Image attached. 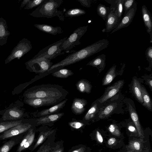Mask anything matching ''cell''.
<instances>
[{"instance_id":"83f0119b","label":"cell","mask_w":152,"mask_h":152,"mask_svg":"<svg viewBox=\"0 0 152 152\" xmlns=\"http://www.w3.org/2000/svg\"><path fill=\"white\" fill-rule=\"evenodd\" d=\"M141 90L143 101L142 105L149 110L152 111V103L150 96L143 86H141Z\"/></svg>"},{"instance_id":"d4e9b609","label":"cell","mask_w":152,"mask_h":152,"mask_svg":"<svg viewBox=\"0 0 152 152\" xmlns=\"http://www.w3.org/2000/svg\"><path fill=\"white\" fill-rule=\"evenodd\" d=\"M54 131V130H52L42 132L38 137L35 144L29 148L31 152H32L39 146L42 144Z\"/></svg>"},{"instance_id":"f907efd6","label":"cell","mask_w":152,"mask_h":152,"mask_svg":"<svg viewBox=\"0 0 152 152\" xmlns=\"http://www.w3.org/2000/svg\"><path fill=\"white\" fill-rule=\"evenodd\" d=\"M148 84L149 85L151 89H152V81L151 80H149V81L148 82Z\"/></svg>"},{"instance_id":"7bdbcfd3","label":"cell","mask_w":152,"mask_h":152,"mask_svg":"<svg viewBox=\"0 0 152 152\" xmlns=\"http://www.w3.org/2000/svg\"><path fill=\"white\" fill-rule=\"evenodd\" d=\"M7 32L5 28V25L1 23H0V38H5L7 35Z\"/></svg>"},{"instance_id":"681fc988","label":"cell","mask_w":152,"mask_h":152,"mask_svg":"<svg viewBox=\"0 0 152 152\" xmlns=\"http://www.w3.org/2000/svg\"><path fill=\"white\" fill-rule=\"evenodd\" d=\"M129 130L132 132H136V129L132 125H129L128 127Z\"/></svg>"},{"instance_id":"4dcf8cb0","label":"cell","mask_w":152,"mask_h":152,"mask_svg":"<svg viewBox=\"0 0 152 152\" xmlns=\"http://www.w3.org/2000/svg\"><path fill=\"white\" fill-rule=\"evenodd\" d=\"M97 12L98 14L104 20H105L111 10L110 7L101 4H100L97 7Z\"/></svg>"},{"instance_id":"6da1fadb","label":"cell","mask_w":152,"mask_h":152,"mask_svg":"<svg viewBox=\"0 0 152 152\" xmlns=\"http://www.w3.org/2000/svg\"><path fill=\"white\" fill-rule=\"evenodd\" d=\"M109 42L103 39L80 50L73 52L59 62L53 64L47 72L56 71L63 67L84 60L107 48Z\"/></svg>"},{"instance_id":"d590c367","label":"cell","mask_w":152,"mask_h":152,"mask_svg":"<svg viewBox=\"0 0 152 152\" xmlns=\"http://www.w3.org/2000/svg\"><path fill=\"white\" fill-rule=\"evenodd\" d=\"M53 146L52 142L48 139L36 152H50Z\"/></svg>"},{"instance_id":"e575fe53","label":"cell","mask_w":152,"mask_h":152,"mask_svg":"<svg viewBox=\"0 0 152 152\" xmlns=\"http://www.w3.org/2000/svg\"><path fill=\"white\" fill-rule=\"evenodd\" d=\"M127 147L132 151L140 152L142 150L141 143L138 140H134L131 141Z\"/></svg>"},{"instance_id":"db71d44e","label":"cell","mask_w":152,"mask_h":152,"mask_svg":"<svg viewBox=\"0 0 152 152\" xmlns=\"http://www.w3.org/2000/svg\"><path fill=\"white\" fill-rule=\"evenodd\" d=\"M134 152V151H128V152Z\"/></svg>"},{"instance_id":"d6986e66","label":"cell","mask_w":152,"mask_h":152,"mask_svg":"<svg viewBox=\"0 0 152 152\" xmlns=\"http://www.w3.org/2000/svg\"><path fill=\"white\" fill-rule=\"evenodd\" d=\"M64 115V113H58L39 117L35 119L37 125L55 122L58 121Z\"/></svg>"},{"instance_id":"f35d334b","label":"cell","mask_w":152,"mask_h":152,"mask_svg":"<svg viewBox=\"0 0 152 152\" xmlns=\"http://www.w3.org/2000/svg\"><path fill=\"white\" fill-rule=\"evenodd\" d=\"M68 124L71 127L75 129L81 128L84 125L83 122L77 120L72 121L69 122Z\"/></svg>"},{"instance_id":"4fadbf2b","label":"cell","mask_w":152,"mask_h":152,"mask_svg":"<svg viewBox=\"0 0 152 152\" xmlns=\"http://www.w3.org/2000/svg\"><path fill=\"white\" fill-rule=\"evenodd\" d=\"M68 100V99L66 98L50 108L44 109L37 112L34 115V116L35 117H40L48 115L58 113L65 106Z\"/></svg>"},{"instance_id":"ab89813d","label":"cell","mask_w":152,"mask_h":152,"mask_svg":"<svg viewBox=\"0 0 152 152\" xmlns=\"http://www.w3.org/2000/svg\"><path fill=\"white\" fill-rule=\"evenodd\" d=\"M109 132L113 135L119 137L121 135V132L118 127L115 124H111L108 127Z\"/></svg>"},{"instance_id":"f546056e","label":"cell","mask_w":152,"mask_h":152,"mask_svg":"<svg viewBox=\"0 0 152 152\" xmlns=\"http://www.w3.org/2000/svg\"><path fill=\"white\" fill-rule=\"evenodd\" d=\"M73 72L70 69L66 68L60 69L52 74V76L58 78H66L73 75Z\"/></svg>"},{"instance_id":"74e56055","label":"cell","mask_w":152,"mask_h":152,"mask_svg":"<svg viewBox=\"0 0 152 152\" xmlns=\"http://www.w3.org/2000/svg\"><path fill=\"white\" fill-rule=\"evenodd\" d=\"M45 0H30L25 8L26 9H32L40 5Z\"/></svg>"},{"instance_id":"484cf974","label":"cell","mask_w":152,"mask_h":152,"mask_svg":"<svg viewBox=\"0 0 152 152\" xmlns=\"http://www.w3.org/2000/svg\"><path fill=\"white\" fill-rule=\"evenodd\" d=\"M23 120L0 122V134L11 128L19 125Z\"/></svg>"},{"instance_id":"9c48e42d","label":"cell","mask_w":152,"mask_h":152,"mask_svg":"<svg viewBox=\"0 0 152 152\" xmlns=\"http://www.w3.org/2000/svg\"><path fill=\"white\" fill-rule=\"evenodd\" d=\"M35 130L34 126L28 130L18 144L16 152H22L29 147L33 143L35 136Z\"/></svg>"},{"instance_id":"ffe728a7","label":"cell","mask_w":152,"mask_h":152,"mask_svg":"<svg viewBox=\"0 0 152 152\" xmlns=\"http://www.w3.org/2000/svg\"><path fill=\"white\" fill-rule=\"evenodd\" d=\"M105 20V30L107 32L113 31L118 26L119 24L117 16L112 10H111Z\"/></svg>"},{"instance_id":"b9f144b4","label":"cell","mask_w":152,"mask_h":152,"mask_svg":"<svg viewBox=\"0 0 152 152\" xmlns=\"http://www.w3.org/2000/svg\"><path fill=\"white\" fill-rule=\"evenodd\" d=\"M64 148L62 144H57L54 145L50 152H63Z\"/></svg>"},{"instance_id":"7a4b0ae2","label":"cell","mask_w":152,"mask_h":152,"mask_svg":"<svg viewBox=\"0 0 152 152\" xmlns=\"http://www.w3.org/2000/svg\"><path fill=\"white\" fill-rule=\"evenodd\" d=\"M69 92L61 86L50 84L36 85L24 93V99L53 98L61 101L65 99Z\"/></svg>"},{"instance_id":"ba28073f","label":"cell","mask_w":152,"mask_h":152,"mask_svg":"<svg viewBox=\"0 0 152 152\" xmlns=\"http://www.w3.org/2000/svg\"><path fill=\"white\" fill-rule=\"evenodd\" d=\"M33 126L31 122L23 119L19 125L13 127L0 134V140L10 139L14 136L25 132Z\"/></svg>"},{"instance_id":"c3c4849f","label":"cell","mask_w":152,"mask_h":152,"mask_svg":"<svg viewBox=\"0 0 152 152\" xmlns=\"http://www.w3.org/2000/svg\"><path fill=\"white\" fill-rule=\"evenodd\" d=\"M85 149L83 147H81L74 150L71 152H84Z\"/></svg>"},{"instance_id":"bcb514c9","label":"cell","mask_w":152,"mask_h":152,"mask_svg":"<svg viewBox=\"0 0 152 152\" xmlns=\"http://www.w3.org/2000/svg\"><path fill=\"white\" fill-rule=\"evenodd\" d=\"M96 137L98 142L100 143H102L103 141V137L100 132L98 130L96 132Z\"/></svg>"},{"instance_id":"f1b7e54d","label":"cell","mask_w":152,"mask_h":152,"mask_svg":"<svg viewBox=\"0 0 152 152\" xmlns=\"http://www.w3.org/2000/svg\"><path fill=\"white\" fill-rule=\"evenodd\" d=\"M98 109L97 104H93L85 114L83 118L84 121H88L92 119L98 112Z\"/></svg>"},{"instance_id":"7402d4cb","label":"cell","mask_w":152,"mask_h":152,"mask_svg":"<svg viewBox=\"0 0 152 152\" xmlns=\"http://www.w3.org/2000/svg\"><path fill=\"white\" fill-rule=\"evenodd\" d=\"M128 109L131 118L136 126L139 135L141 137H143V132L137 113L130 104H129Z\"/></svg>"},{"instance_id":"52a82bcc","label":"cell","mask_w":152,"mask_h":152,"mask_svg":"<svg viewBox=\"0 0 152 152\" xmlns=\"http://www.w3.org/2000/svg\"><path fill=\"white\" fill-rule=\"evenodd\" d=\"M26 68L30 72L36 73L47 72L53 63L51 60L43 57L33 58L25 63Z\"/></svg>"},{"instance_id":"603a6c76","label":"cell","mask_w":152,"mask_h":152,"mask_svg":"<svg viewBox=\"0 0 152 152\" xmlns=\"http://www.w3.org/2000/svg\"><path fill=\"white\" fill-rule=\"evenodd\" d=\"M75 86L77 90L81 93L90 94L91 91L92 86L87 80L82 79L78 80Z\"/></svg>"},{"instance_id":"8fae6325","label":"cell","mask_w":152,"mask_h":152,"mask_svg":"<svg viewBox=\"0 0 152 152\" xmlns=\"http://www.w3.org/2000/svg\"><path fill=\"white\" fill-rule=\"evenodd\" d=\"M124 83L123 80H120L108 87L106 88L103 95L98 99V101L101 103H103L115 95L121 88Z\"/></svg>"},{"instance_id":"5bb4252c","label":"cell","mask_w":152,"mask_h":152,"mask_svg":"<svg viewBox=\"0 0 152 152\" xmlns=\"http://www.w3.org/2000/svg\"><path fill=\"white\" fill-rule=\"evenodd\" d=\"M141 12L142 19L146 28L147 32L150 36V42H152V17L150 12L146 6L143 5L142 7Z\"/></svg>"},{"instance_id":"7c38bea8","label":"cell","mask_w":152,"mask_h":152,"mask_svg":"<svg viewBox=\"0 0 152 152\" xmlns=\"http://www.w3.org/2000/svg\"><path fill=\"white\" fill-rule=\"evenodd\" d=\"M137 10V4L136 1L132 7L126 14L121 19L118 26L112 31V33L122 28L128 27L132 22Z\"/></svg>"},{"instance_id":"816d5d0a","label":"cell","mask_w":152,"mask_h":152,"mask_svg":"<svg viewBox=\"0 0 152 152\" xmlns=\"http://www.w3.org/2000/svg\"><path fill=\"white\" fill-rule=\"evenodd\" d=\"M1 114H2V113H1V110H0V115H1Z\"/></svg>"},{"instance_id":"cb8c5ba5","label":"cell","mask_w":152,"mask_h":152,"mask_svg":"<svg viewBox=\"0 0 152 152\" xmlns=\"http://www.w3.org/2000/svg\"><path fill=\"white\" fill-rule=\"evenodd\" d=\"M132 88L133 94L137 100L140 103L142 104L143 101L141 86L139 81L135 77L133 79Z\"/></svg>"},{"instance_id":"4316f807","label":"cell","mask_w":152,"mask_h":152,"mask_svg":"<svg viewBox=\"0 0 152 152\" xmlns=\"http://www.w3.org/2000/svg\"><path fill=\"white\" fill-rule=\"evenodd\" d=\"M116 65H114L111 67L104 76L102 82L103 86L107 85L109 84L116 76Z\"/></svg>"},{"instance_id":"8d00e7d4","label":"cell","mask_w":152,"mask_h":152,"mask_svg":"<svg viewBox=\"0 0 152 152\" xmlns=\"http://www.w3.org/2000/svg\"><path fill=\"white\" fill-rule=\"evenodd\" d=\"M135 1V0H124L123 6L124 12L123 16H124L132 7Z\"/></svg>"},{"instance_id":"5b68a950","label":"cell","mask_w":152,"mask_h":152,"mask_svg":"<svg viewBox=\"0 0 152 152\" xmlns=\"http://www.w3.org/2000/svg\"><path fill=\"white\" fill-rule=\"evenodd\" d=\"M88 28V26H84L77 28L62 44L60 49L68 51L80 45V39L87 31Z\"/></svg>"},{"instance_id":"44dd1931","label":"cell","mask_w":152,"mask_h":152,"mask_svg":"<svg viewBox=\"0 0 152 152\" xmlns=\"http://www.w3.org/2000/svg\"><path fill=\"white\" fill-rule=\"evenodd\" d=\"M106 55L104 54L99 55L89 62L86 65H90L97 68L99 72L103 70L105 66Z\"/></svg>"},{"instance_id":"7dc6e473","label":"cell","mask_w":152,"mask_h":152,"mask_svg":"<svg viewBox=\"0 0 152 152\" xmlns=\"http://www.w3.org/2000/svg\"><path fill=\"white\" fill-rule=\"evenodd\" d=\"M116 141V139L114 137L110 138L107 141V143L109 145H112L115 144Z\"/></svg>"},{"instance_id":"ac0fdd59","label":"cell","mask_w":152,"mask_h":152,"mask_svg":"<svg viewBox=\"0 0 152 152\" xmlns=\"http://www.w3.org/2000/svg\"><path fill=\"white\" fill-rule=\"evenodd\" d=\"M34 26L41 31L53 35L62 34L63 32L61 28L58 26L54 27L45 24H36Z\"/></svg>"},{"instance_id":"d6a6232c","label":"cell","mask_w":152,"mask_h":152,"mask_svg":"<svg viewBox=\"0 0 152 152\" xmlns=\"http://www.w3.org/2000/svg\"><path fill=\"white\" fill-rule=\"evenodd\" d=\"M116 107V105L115 103L109 104L100 112L99 117L102 119L108 117L113 113Z\"/></svg>"},{"instance_id":"ee69618b","label":"cell","mask_w":152,"mask_h":152,"mask_svg":"<svg viewBox=\"0 0 152 152\" xmlns=\"http://www.w3.org/2000/svg\"><path fill=\"white\" fill-rule=\"evenodd\" d=\"M107 3L110 4L111 6L110 7V10H112L113 12L115 11L117 5V0H105Z\"/></svg>"},{"instance_id":"f6af8a7d","label":"cell","mask_w":152,"mask_h":152,"mask_svg":"<svg viewBox=\"0 0 152 152\" xmlns=\"http://www.w3.org/2000/svg\"><path fill=\"white\" fill-rule=\"evenodd\" d=\"M77 1L84 7L89 8L91 6V0H77Z\"/></svg>"},{"instance_id":"8992f818","label":"cell","mask_w":152,"mask_h":152,"mask_svg":"<svg viewBox=\"0 0 152 152\" xmlns=\"http://www.w3.org/2000/svg\"><path fill=\"white\" fill-rule=\"evenodd\" d=\"M67 38V37H64L44 48L33 58L43 57L51 60L56 58L58 56L64 54V52H62V50L60 49V47Z\"/></svg>"},{"instance_id":"836d02e7","label":"cell","mask_w":152,"mask_h":152,"mask_svg":"<svg viewBox=\"0 0 152 152\" xmlns=\"http://www.w3.org/2000/svg\"><path fill=\"white\" fill-rule=\"evenodd\" d=\"M124 0H117L116 7L114 12L117 16L119 23L122 19L124 10Z\"/></svg>"},{"instance_id":"60d3db41","label":"cell","mask_w":152,"mask_h":152,"mask_svg":"<svg viewBox=\"0 0 152 152\" xmlns=\"http://www.w3.org/2000/svg\"><path fill=\"white\" fill-rule=\"evenodd\" d=\"M147 60L149 62V64H152V47L151 46L148 47L146 50L145 52Z\"/></svg>"},{"instance_id":"2e32d148","label":"cell","mask_w":152,"mask_h":152,"mask_svg":"<svg viewBox=\"0 0 152 152\" xmlns=\"http://www.w3.org/2000/svg\"><path fill=\"white\" fill-rule=\"evenodd\" d=\"M31 42L27 39H24L22 41V43L20 50H18L14 54V56L10 59L6 60L5 63L10 62L14 58H18L19 59L24 54L28 52L32 48Z\"/></svg>"},{"instance_id":"e0dca14e","label":"cell","mask_w":152,"mask_h":152,"mask_svg":"<svg viewBox=\"0 0 152 152\" xmlns=\"http://www.w3.org/2000/svg\"><path fill=\"white\" fill-rule=\"evenodd\" d=\"M87 103L86 100L84 99L74 98L71 107L72 112L76 115L82 114L85 110V107Z\"/></svg>"},{"instance_id":"3957f363","label":"cell","mask_w":152,"mask_h":152,"mask_svg":"<svg viewBox=\"0 0 152 152\" xmlns=\"http://www.w3.org/2000/svg\"><path fill=\"white\" fill-rule=\"evenodd\" d=\"M63 1V0H45L29 15L35 17L48 18L57 16L63 21L64 16L62 12L57 10Z\"/></svg>"},{"instance_id":"30bf717a","label":"cell","mask_w":152,"mask_h":152,"mask_svg":"<svg viewBox=\"0 0 152 152\" xmlns=\"http://www.w3.org/2000/svg\"><path fill=\"white\" fill-rule=\"evenodd\" d=\"M61 101L56 99L50 98H34L24 99V102L34 108L45 106L55 105Z\"/></svg>"},{"instance_id":"f5cc1de1","label":"cell","mask_w":152,"mask_h":152,"mask_svg":"<svg viewBox=\"0 0 152 152\" xmlns=\"http://www.w3.org/2000/svg\"><path fill=\"white\" fill-rule=\"evenodd\" d=\"M2 121L1 117L0 118V122Z\"/></svg>"},{"instance_id":"277c9868","label":"cell","mask_w":152,"mask_h":152,"mask_svg":"<svg viewBox=\"0 0 152 152\" xmlns=\"http://www.w3.org/2000/svg\"><path fill=\"white\" fill-rule=\"evenodd\" d=\"M23 103L18 100L12 103L8 107L1 110L2 121L19 120L24 119L27 116L22 108Z\"/></svg>"},{"instance_id":"1f68e13d","label":"cell","mask_w":152,"mask_h":152,"mask_svg":"<svg viewBox=\"0 0 152 152\" xmlns=\"http://www.w3.org/2000/svg\"><path fill=\"white\" fill-rule=\"evenodd\" d=\"M86 11L83 9L75 8L69 9L65 13L66 17H74L80 16L86 14Z\"/></svg>"},{"instance_id":"9a60e30c","label":"cell","mask_w":152,"mask_h":152,"mask_svg":"<svg viewBox=\"0 0 152 152\" xmlns=\"http://www.w3.org/2000/svg\"><path fill=\"white\" fill-rule=\"evenodd\" d=\"M26 132L10 138L0 147V152H10L13 147L19 143Z\"/></svg>"}]
</instances>
